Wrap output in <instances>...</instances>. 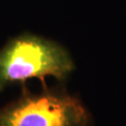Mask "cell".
<instances>
[{
    "label": "cell",
    "mask_w": 126,
    "mask_h": 126,
    "mask_svg": "<svg viewBox=\"0 0 126 126\" xmlns=\"http://www.w3.org/2000/svg\"><path fill=\"white\" fill-rule=\"evenodd\" d=\"M75 67L69 51L58 42L31 33L21 34L0 49V92L32 79L43 81L51 77L63 81Z\"/></svg>",
    "instance_id": "obj_1"
},
{
    "label": "cell",
    "mask_w": 126,
    "mask_h": 126,
    "mask_svg": "<svg viewBox=\"0 0 126 126\" xmlns=\"http://www.w3.org/2000/svg\"><path fill=\"white\" fill-rule=\"evenodd\" d=\"M90 112L64 90L21 96L0 108V126H89Z\"/></svg>",
    "instance_id": "obj_2"
}]
</instances>
